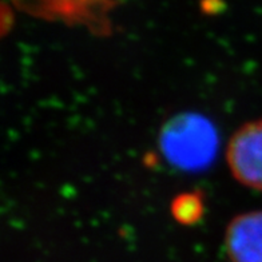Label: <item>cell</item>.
Returning <instances> with one entry per match:
<instances>
[{"label":"cell","instance_id":"cell-4","mask_svg":"<svg viewBox=\"0 0 262 262\" xmlns=\"http://www.w3.org/2000/svg\"><path fill=\"white\" fill-rule=\"evenodd\" d=\"M171 214L182 225L195 224L204 214V204L200 194L182 193L171 202Z\"/></svg>","mask_w":262,"mask_h":262},{"label":"cell","instance_id":"cell-2","mask_svg":"<svg viewBox=\"0 0 262 262\" xmlns=\"http://www.w3.org/2000/svg\"><path fill=\"white\" fill-rule=\"evenodd\" d=\"M226 159L238 182L262 191V119L242 124L231 135Z\"/></svg>","mask_w":262,"mask_h":262},{"label":"cell","instance_id":"cell-1","mask_svg":"<svg viewBox=\"0 0 262 262\" xmlns=\"http://www.w3.org/2000/svg\"><path fill=\"white\" fill-rule=\"evenodd\" d=\"M220 138L213 122L196 113H181L163 123L159 148L163 158L183 171L207 169L217 156Z\"/></svg>","mask_w":262,"mask_h":262},{"label":"cell","instance_id":"cell-3","mask_svg":"<svg viewBox=\"0 0 262 262\" xmlns=\"http://www.w3.org/2000/svg\"><path fill=\"white\" fill-rule=\"evenodd\" d=\"M225 250L231 262H262V210L239 214L229 222Z\"/></svg>","mask_w":262,"mask_h":262}]
</instances>
